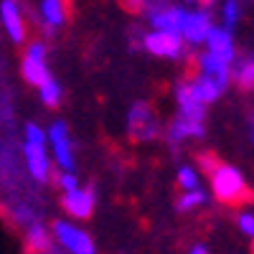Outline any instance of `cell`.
<instances>
[{
    "mask_svg": "<svg viewBox=\"0 0 254 254\" xmlns=\"http://www.w3.org/2000/svg\"><path fill=\"white\" fill-rule=\"evenodd\" d=\"M46 254H59V252H56V249H49V252H46Z\"/></svg>",
    "mask_w": 254,
    "mask_h": 254,
    "instance_id": "83f0119b",
    "label": "cell"
},
{
    "mask_svg": "<svg viewBox=\"0 0 254 254\" xmlns=\"http://www.w3.org/2000/svg\"><path fill=\"white\" fill-rule=\"evenodd\" d=\"M176 97H178V110H181V117L186 120H198L203 122V115H206V104L193 94L190 84H181L176 89Z\"/></svg>",
    "mask_w": 254,
    "mask_h": 254,
    "instance_id": "8fae6325",
    "label": "cell"
},
{
    "mask_svg": "<svg viewBox=\"0 0 254 254\" xmlns=\"http://www.w3.org/2000/svg\"><path fill=\"white\" fill-rule=\"evenodd\" d=\"M201 135H203V122H198V120H186V117L173 120L171 130H168V137L176 140V142H181V140H186V137H201Z\"/></svg>",
    "mask_w": 254,
    "mask_h": 254,
    "instance_id": "5bb4252c",
    "label": "cell"
},
{
    "mask_svg": "<svg viewBox=\"0 0 254 254\" xmlns=\"http://www.w3.org/2000/svg\"><path fill=\"white\" fill-rule=\"evenodd\" d=\"M186 3H196V0H186Z\"/></svg>",
    "mask_w": 254,
    "mask_h": 254,
    "instance_id": "f1b7e54d",
    "label": "cell"
},
{
    "mask_svg": "<svg viewBox=\"0 0 254 254\" xmlns=\"http://www.w3.org/2000/svg\"><path fill=\"white\" fill-rule=\"evenodd\" d=\"M208 178H211V186H214V193L221 203H244L249 201V188L244 183V176L221 160H216L214 165L208 168Z\"/></svg>",
    "mask_w": 254,
    "mask_h": 254,
    "instance_id": "6da1fadb",
    "label": "cell"
},
{
    "mask_svg": "<svg viewBox=\"0 0 254 254\" xmlns=\"http://www.w3.org/2000/svg\"><path fill=\"white\" fill-rule=\"evenodd\" d=\"M206 201V193L201 188H193V190H186V196L181 198V203H178V208L181 211H188V208H193V206H198V203H203Z\"/></svg>",
    "mask_w": 254,
    "mask_h": 254,
    "instance_id": "44dd1931",
    "label": "cell"
},
{
    "mask_svg": "<svg viewBox=\"0 0 254 254\" xmlns=\"http://www.w3.org/2000/svg\"><path fill=\"white\" fill-rule=\"evenodd\" d=\"M59 183H61V188H64V190H74V188H79V181L74 178V173H71V171L64 173V176L59 178Z\"/></svg>",
    "mask_w": 254,
    "mask_h": 254,
    "instance_id": "484cf974",
    "label": "cell"
},
{
    "mask_svg": "<svg viewBox=\"0 0 254 254\" xmlns=\"http://www.w3.org/2000/svg\"><path fill=\"white\" fill-rule=\"evenodd\" d=\"M64 208H66V214H71L74 219H89L92 211H94L92 190H84V188L66 190V196H64Z\"/></svg>",
    "mask_w": 254,
    "mask_h": 254,
    "instance_id": "9c48e42d",
    "label": "cell"
},
{
    "mask_svg": "<svg viewBox=\"0 0 254 254\" xmlns=\"http://www.w3.org/2000/svg\"><path fill=\"white\" fill-rule=\"evenodd\" d=\"M239 229L254 239V216H252V214H242V216H239Z\"/></svg>",
    "mask_w": 254,
    "mask_h": 254,
    "instance_id": "d4e9b609",
    "label": "cell"
},
{
    "mask_svg": "<svg viewBox=\"0 0 254 254\" xmlns=\"http://www.w3.org/2000/svg\"><path fill=\"white\" fill-rule=\"evenodd\" d=\"M0 20H3L8 36L15 41V44H20V41L26 38V26H23L20 8H18L15 0H3V5H0Z\"/></svg>",
    "mask_w": 254,
    "mask_h": 254,
    "instance_id": "7c38bea8",
    "label": "cell"
},
{
    "mask_svg": "<svg viewBox=\"0 0 254 254\" xmlns=\"http://www.w3.org/2000/svg\"><path fill=\"white\" fill-rule=\"evenodd\" d=\"M211 31V15L206 8L201 10H193V13H186V20H183V41H190V44H201V41H206Z\"/></svg>",
    "mask_w": 254,
    "mask_h": 254,
    "instance_id": "8992f818",
    "label": "cell"
},
{
    "mask_svg": "<svg viewBox=\"0 0 254 254\" xmlns=\"http://www.w3.org/2000/svg\"><path fill=\"white\" fill-rule=\"evenodd\" d=\"M196 64H198L201 74L211 76V79H214L221 89L229 84L231 71H229V64H226V61H221V59H216L214 54H208V51H206V54H201V56H198V61H196Z\"/></svg>",
    "mask_w": 254,
    "mask_h": 254,
    "instance_id": "4fadbf2b",
    "label": "cell"
},
{
    "mask_svg": "<svg viewBox=\"0 0 254 254\" xmlns=\"http://www.w3.org/2000/svg\"><path fill=\"white\" fill-rule=\"evenodd\" d=\"M206 44H208V54H214L216 59L231 64L234 61V41H231L229 28H216L211 26L208 36H206Z\"/></svg>",
    "mask_w": 254,
    "mask_h": 254,
    "instance_id": "30bf717a",
    "label": "cell"
},
{
    "mask_svg": "<svg viewBox=\"0 0 254 254\" xmlns=\"http://www.w3.org/2000/svg\"><path fill=\"white\" fill-rule=\"evenodd\" d=\"M190 89H193V94L203 102V104H211V102H216L219 94H221V87L206 74H198L193 81H190Z\"/></svg>",
    "mask_w": 254,
    "mask_h": 254,
    "instance_id": "9a60e30c",
    "label": "cell"
},
{
    "mask_svg": "<svg viewBox=\"0 0 254 254\" xmlns=\"http://www.w3.org/2000/svg\"><path fill=\"white\" fill-rule=\"evenodd\" d=\"M190 254H208L203 247H193V249H190Z\"/></svg>",
    "mask_w": 254,
    "mask_h": 254,
    "instance_id": "4316f807",
    "label": "cell"
},
{
    "mask_svg": "<svg viewBox=\"0 0 254 254\" xmlns=\"http://www.w3.org/2000/svg\"><path fill=\"white\" fill-rule=\"evenodd\" d=\"M26 140H33V142H46V132L41 130L38 125H28V127H26Z\"/></svg>",
    "mask_w": 254,
    "mask_h": 254,
    "instance_id": "cb8c5ba5",
    "label": "cell"
},
{
    "mask_svg": "<svg viewBox=\"0 0 254 254\" xmlns=\"http://www.w3.org/2000/svg\"><path fill=\"white\" fill-rule=\"evenodd\" d=\"M41 15H44V20L51 28H59L64 23V18H66L64 0H44V5H41Z\"/></svg>",
    "mask_w": 254,
    "mask_h": 254,
    "instance_id": "ac0fdd59",
    "label": "cell"
},
{
    "mask_svg": "<svg viewBox=\"0 0 254 254\" xmlns=\"http://www.w3.org/2000/svg\"><path fill=\"white\" fill-rule=\"evenodd\" d=\"M155 132H158V122H155L150 104L137 102L130 110V135L135 140H153Z\"/></svg>",
    "mask_w": 254,
    "mask_h": 254,
    "instance_id": "277c9868",
    "label": "cell"
},
{
    "mask_svg": "<svg viewBox=\"0 0 254 254\" xmlns=\"http://www.w3.org/2000/svg\"><path fill=\"white\" fill-rule=\"evenodd\" d=\"M178 183H181V188H186V190L198 188V176H196L193 168H181V171H178Z\"/></svg>",
    "mask_w": 254,
    "mask_h": 254,
    "instance_id": "7402d4cb",
    "label": "cell"
},
{
    "mask_svg": "<svg viewBox=\"0 0 254 254\" xmlns=\"http://www.w3.org/2000/svg\"><path fill=\"white\" fill-rule=\"evenodd\" d=\"M145 49L155 54V56H165V59H178L183 51V36L178 33H168V31H150L145 36Z\"/></svg>",
    "mask_w": 254,
    "mask_h": 254,
    "instance_id": "3957f363",
    "label": "cell"
},
{
    "mask_svg": "<svg viewBox=\"0 0 254 254\" xmlns=\"http://www.w3.org/2000/svg\"><path fill=\"white\" fill-rule=\"evenodd\" d=\"M237 84H239V87H242L244 92L254 89V59L244 61L242 66L237 69Z\"/></svg>",
    "mask_w": 254,
    "mask_h": 254,
    "instance_id": "ffe728a7",
    "label": "cell"
},
{
    "mask_svg": "<svg viewBox=\"0 0 254 254\" xmlns=\"http://www.w3.org/2000/svg\"><path fill=\"white\" fill-rule=\"evenodd\" d=\"M183 20H186V10L183 8H158L150 13V23H153V31H168V33H178L183 31Z\"/></svg>",
    "mask_w": 254,
    "mask_h": 254,
    "instance_id": "ba28073f",
    "label": "cell"
},
{
    "mask_svg": "<svg viewBox=\"0 0 254 254\" xmlns=\"http://www.w3.org/2000/svg\"><path fill=\"white\" fill-rule=\"evenodd\" d=\"M46 137L51 140L56 163L64 168V171H71V168H74V153H71V140H69L66 125H64V122H54V125L49 127Z\"/></svg>",
    "mask_w": 254,
    "mask_h": 254,
    "instance_id": "5b68a950",
    "label": "cell"
},
{
    "mask_svg": "<svg viewBox=\"0 0 254 254\" xmlns=\"http://www.w3.org/2000/svg\"><path fill=\"white\" fill-rule=\"evenodd\" d=\"M54 234H56V242H61V247L66 252H71V254H97L87 231L71 226L69 221H56Z\"/></svg>",
    "mask_w": 254,
    "mask_h": 254,
    "instance_id": "7a4b0ae2",
    "label": "cell"
},
{
    "mask_svg": "<svg viewBox=\"0 0 254 254\" xmlns=\"http://www.w3.org/2000/svg\"><path fill=\"white\" fill-rule=\"evenodd\" d=\"M23 76H26L28 84H33V87H41V84L49 79V69H46L44 59L26 54V59H23Z\"/></svg>",
    "mask_w": 254,
    "mask_h": 254,
    "instance_id": "2e32d148",
    "label": "cell"
},
{
    "mask_svg": "<svg viewBox=\"0 0 254 254\" xmlns=\"http://www.w3.org/2000/svg\"><path fill=\"white\" fill-rule=\"evenodd\" d=\"M252 254H254V244H252Z\"/></svg>",
    "mask_w": 254,
    "mask_h": 254,
    "instance_id": "f546056e",
    "label": "cell"
},
{
    "mask_svg": "<svg viewBox=\"0 0 254 254\" xmlns=\"http://www.w3.org/2000/svg\"><path fill=\"white\" fill-rule=\"evenodd\" d=\"M237 18H239V3L237 0H226L224 3V23H226V28L234 26Z\"/></svg>",
    "mask_w": 254,
    "mask_h": 254,
    "instance_id": "603a6c76",
    "label": "cell"
},
{
    "mask_svg": "<svg viewBox=\"0 0 254 254\" xmlns=\"http://www.w3.org/2000/svg\"><path fill=\"white\" fill-rule=\"evenodd\" d=\"M41 99H44L46 104H49V107H56V104H59V99H61V87H59V84L49 76L44 84H41Z\"/></svg>",
    "mask_w": 254,
    "mask_h": 254,
    "instance_id": "d6986e66",
    "label": "cell"
},
{
    "mask_svg": "<svg viewBox=\"0 0 254 254\" xmlns=\"http://www.w3.org/2000/svg\"><path fill=\"white\" fill-rule=\"evenodd\" d=\"M26 163H28L31 176H33L38 183L49 181V155H46V142L26 140Z\"/></svg>",
    "mask_w": 254,
    "mask_h": 254,
    "instance_id": "52a82bcc",
    "label": "cell"
},
{
    "mask_svg": "<svg viewBox=\"0 0 254 254\" xmlns=\"http://www.w3.org/2000/svg\"><path fill=\"white\" fill-rule=\"evenodd\" d=\"M49 249H51L49 231L41 226V224H33L28 229V237H26V252L28 254H46Z\"/></svg>",
    "mask_w": 254,
    "mask_h": 254,
    "instance_id": "e0dca14e",
    "label": "cell"
}]
</instances>
